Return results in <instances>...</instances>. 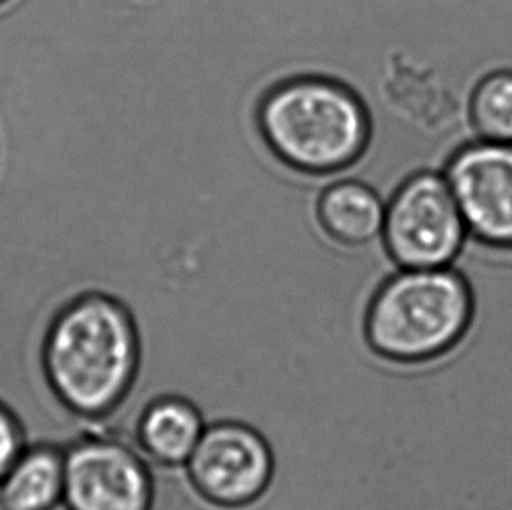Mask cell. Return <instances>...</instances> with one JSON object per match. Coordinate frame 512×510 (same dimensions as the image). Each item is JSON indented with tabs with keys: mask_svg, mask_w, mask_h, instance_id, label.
I'll use <instances>...</instances> for the list:
<instances>
[{
	"mask_svg": "<svg viewBox=\"0 0 512 510\" xmlns=\"http://www.w3.org/2000/svg\"><path fill=\"white\" fill-rule=\"evenodd\" d=\"M156 481L137 446L84 432L65 446L63 510H154Z\"/></svg>",
	"mask_w": 512,
	"mask_h": 510,
	"instance_id": "8992f818",
	"label": "cell"
},
{
	"mask_svg": "<svg viewBox=\"0 0 512 510\" xmlns=\"http://www.w3.org/2000/svg\"><path fill=\"white\" fill-rule=\"evenodd\" d=\"M207 425L193 400L161 393L142 407L135 421V446L151 465L184 469Z\"/></svg>",
	"mask_w": 512,
	"mask_h": 510,
	"instance_id": "ba28073f",
	"label": "cell"
},
{
	"mask_svg": "<svg viewBox=\"0 0 512 510\" xmlns=\"http://www.w3.org/2000/svg\"><path fill=\"white\" fill-rule=\"evenodd\" d=\"M467 236L462 212L441 173H413L388 200L381 242L399 269L450 268Z\"/></svg>",
	"mask_w": 512,
	"mask_h": 510,
	"instance_id": "277c9868",
	"label": "cell"
},
{
	"mask_svg": "<svg viewBox=\"0 0 512 510\" xmlns=\"http://www.w3.org/2000/svg\"><path fill=\"white\" fill-rule=\"evenodd\" d=\"M474 290L458 269H399L367 301L362 338L376 359L422 366L443 359L469 334Z\"/></svg>",
	"mask_w": 512,
	"mask_h": 510,
	"instance_id": "3957f363",
	"label": "cell"
},
{
	"mask_svg": "<svg viewBox=\"0 0 512 510\" xmlns=\"http://www.w3.org/2000/svg\"><path fill=\"white\" fill-rule=\"evenodd\" d=\"M65 446L28 442L0 476V510H63Z\"/></svg>",
	"mask_w": 512,
	"mask_h": 510,
	"instance_id": "9c48e42d",
	"label": "cell"
},
{
	"mask_svg": "<svg viewBox=\"0 0 512 510\" xmlns=\"http://www.w3.org/2000/svg\"><path fill=\"white\" fill-rule=\"evenodd\" d=\"M4 2H6V0H0V4H4Z\"/></svg>",
	"mask_w": 512,
	"mask_h": 510,
	"instance_id": "4fadbf2b",
	"label": "cell"
},
{
	"mask_svg": "<svg viewBox=\"0 0 512 510\" xmlns=\"http://www.w3.org/2000/svg\"><path fill=\"white\" fill-rule=\"evenodd\" d=\"M39 367L65 413L86 423L109 420L130 399L142 371L137 318L109 292H79L44 327Z\"/></svg>",
	"mask_w": 512,
	"mask_h": 510,
	"instance_id": "6da1fadb",
	"label": "cell"
},
{
	"mask_svg": "<svg viewBox=\"0 0 512 510\" xmlns=\"http://www.w3.org/2000/svg\"><path fill=\"white\" fill-rule=\"evenodd\" d=\"M469 121L483 140L512 142V69L479 79L469 98Z\"/></svg>",
	"mask_w": 512,
	"mask_h": 510,
	"instance_id": "8fae6325",
	"label": "cell"
},
{
	"mask_svg": "<svg viewBox=\"0 0 512 510\" xmlns=\"http://www.w3.org/2000/svg\"><path fill=\"white\" fill-rule=\"evenodd\" d=\"M256 125L282 165L310 177L357 165L373 138V119L359 93L310 74L273 84L257 104Z\"/></svg>",
	"mask_w": 512,
	"mask_h": 510,
	"instance_id": "7a4b0ae2",
	"label": "cell"
},
{
	"mask_svg": "<svg viewBox=\"0 0 512 510\" xmlns=\"http://www.w3.org/2000/svg\"><path fill=\"white\" fill-rule=\"evenodd\" d=\"M465 226L479 245L512 252V142L479 138L444 168Z\"/></svg>",
	"mask_w": 512,
	"mask_h": 510,
	"instance_id": "52a82bcc",
	"label": "cell"
},
{
	"mask_svg": "<svg viewBox=\"0 0 512 510\" xmlns=\"http://www.w3.org/2000/svg\"><path fill=\"white\" fill-rule=\"evenodd\" d=\"M385 208L387 203L366 182L338 180L320 193L317 221L334 243L346 249H362L381 238Z\"/></svg>",
	"mask_w": 512,
	"mask_h": 510,
	"instance_id": "30bf717a",
	"label": "cell"
},
{
	"mask_svg": "<svg viewBox=\"0 0 512 510\" xmlns=\"http://www.w3.org/2000/svg\"><path fill=\"white\" fill-rule=\"evenodd\" d=\"M184 470L203 504L215 510H249L271 490L277 458L254 425L217 420L208 423Z\"/></svg>",
	"mask_w": 512,
	"mask_h": 510,
	"instance_id": "5b68a950",
	"label": "cell"
},
{
	"mask_svg": "<svg viewBox=\"0 0 512 510\" xmlns=\"http://www.w3.org/2000/svg\"><path fill=\"white\" fill-rule=\"evenodd\" d=\"M28 442L25 421L9 402L0 397V476Z\"/></svg>",
	"mask_w": 512,
	"mask_h": 510,
	"instance_id": "7c38bea8",
	"label": "cell"
}]
</instances>
